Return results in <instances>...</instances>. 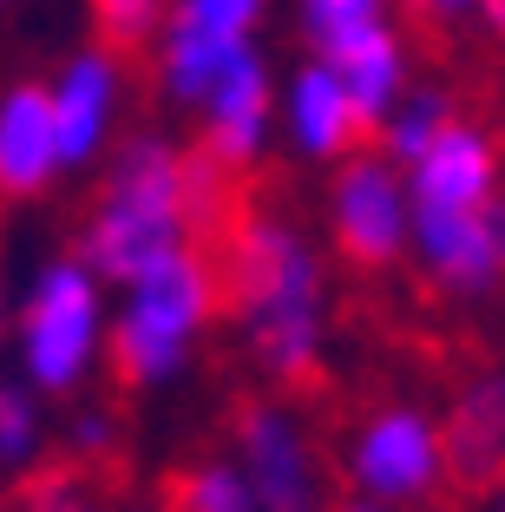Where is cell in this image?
Here are the masks:
<instances>
[{
  "mask_svg": "<svg viewBox=\"0 0 505 512\" xmlns=\"http://www.w3.org/2000/svg\"><path fill=\"white\" fill-rule=\"evenodd\" d=\"M217 296L237 302L250 342L276 375H309L322 355V270L309 243L276 217H230L217 237Z\"/></svg>",
  "mask_w": 505,
  "mask_h": 512,
  "instance_id": "6da1fadb",
  "label": "cell"
},
{
  "mask_svg": "<svg viewBox=\"0 0 505 512\" xmlns=\"http://www.w3.org/2000/svg\"><path fill=\"white\" fill-rule=\"evenodd\" d=\"M191 217H184V158L164 138H138L125 145L119 171L99 197V217L86 230V263L92 276H119L132 283L145 263L164 250H178Z\"/></svg>",
  "mask_w": 505,
  "mask_h": 512,
  "instance_id": "7a4b0ae2",
  "label": "cell"
},
{
  "mask_svg": "<svg viewBox=\"0 0 505 512\" xmlns=\"http://www.w3.org/2000/svg\"><path fill=\"white\" fill-rule=\"evenodd\" d=\"M210 302H217V270H210L204 250L178 243L158 263H145L125 283V309L112 322V368H119V381L151 388V381L171 375L184 362V348H191L197 322L210 316Z\"/></svg>",
  "mask_w": 505,
  "mask_h": 512,
  "instance_id": "3957f363",
  "label": "cell"
},
{
  "mask_svg": "<svg viewBox=\"0 0 505 512\" xmlns=\"http://www.w3.org/2000/svg\"><path fill=\"white\" fill-rule=\"evenodd\" d=\"M99 342V283L79 263H53L27 296V322H20V348L40 388H73L92 362Z\"/></svg>",
  "mask_w": 505,
  "mask_h": 512,
  "instance_id": "277c9868",
  "label": "cell"
},
{
  "mask_svg": "<svg viewBox=\"0 0 505 512\" xmlns=\"http://www.w3.org/2000/svg\"><path fill=\"white\" fill-rule=\"evenodd\" d=\"M355 486L374 506H407V499H427L446 480V453H440V427L414 407H387L361 427L355 440Z\"/></svg>",
  "mask_w": 505,
  "mask_h": 512,
  "instance_id": "5b68a950",
  "label": "cell"
},
{
  "mask_svg": "<svg viewBox=\"0 0 505 512\" xmlns=\"http://www.w3.org/2000/svg\"><path fill=\"white\" fill-rule=\"evenodd\" d=\"M263 0H171L164 14V86L171 99H204L223 66L250 53Z\"/></svg>",
  "mask_w": 505,
  "mask_h": 512,
  "instance_id": "8992f818",
  "label": "cell"
},
{
  "mask_svg": "<svg viewBox=\"0 0 505 512\" xmlns=\"http://www.w3.org/2000/svg\"><path fill=\"white\" fill-rule=\"evenodd\" d=\"M427 270L460 296H479L505 276V197H486L473 211H407Z\"/></svg>",
  "mask_w": 505,
  "mask_h": 512,
  "instance_id": "52a82bcc",
  "label": "cell"
},
{
  "mask_svg": "<svg viewBox=\"0 0 505 512\" xmlns=\"http://www.w3.org/2000/svg\"><path fill=\"white\" fill-rule=\"evenodd\" d=\"M237 453H243V480H250V493H256L263 512H322L309 440L296 434L289 414H276V407H243L237 414Z\"/></svg>",
  "mask_w": 505,
  "mask_h": 512,
  "instance_id": "ba28073f",
  "label": "cell"
},
{
  "mask_svg": "<svg viewBox=\"0 0 505 512\" xmlns=\"http://www.w3.org/2000/svg\"><path fill=\"white\" fill-rule=\"evenodd\" d=\"M328 211H335V243H342L348 263H361V270H381L407 237V191L381 158H355L335 178Z\"/></svg>",
  "mask_w": 505,
  "mask_h": 512,
  "instance_id": "9c48e42d",
  "label": "cell"
},
{
  "mask_svg": "<svg viewBox=\"0 0 505 512\" xmlns=\"http://www.w3.org/2000/svg\"><path fill=\"white\" fill-rule=\"evenodd\" d=\"M407 171H414V184H407V211H473V204L492 197V171H499V158H492L486 132L446 119L440 138H433Z\"/></svg>",
  "mask_w": 505,
  "mask_h": 512,
  "instance_id": "30bf717a",
  "label": "cell"
},
{
  "mask_svg": "<svg viewBox=\"0 0 505 512\" xmlns=\"http://www.w3.org/2000/svg\"><path fill=\"white\" fill-rule=\"evenodd\" d=\"M210 119V145L230 171H243L263 151V132H269V73L256 66V53H237V60L223 66L217 79H210V92L197 99Z\"/></svg>",
  "mask_w": 505,
  "mask_h": 512,
  "instance_id": "8fae6325",
  "label": "cell"
},
{
  "mask_svg": "<svg viewBox=\"0 0 505 512\" xmlns=\"http://www.w3.org/2000/svg\"><path fill=\"white\" fill-rule=\"evenodd\" d=\"M440 453H446V473L460 486H486L492 473H505V375H479L453 401Z\"/></svg>",
  "mask_w": 505,
  "mask_h": 512,
  "instance_id": "7c38bea8",
  "label": "cell"
},
{
  "mask_svg": "<svg viewBox=\"0 0 505 512\" xmlns=\"http://www.w3.org/2000/svg\"><path fill=\"white\" fill-rule=\"evenodd\" d=\"M60 171V138H53V99L40 86H14L0 99V191L33 197Z\"/></svg>",
  "mask_w": 505,
  "mask_h": 512,
  "instance_id": "4fadbf2b",
  "label": "cell"
},
{
  "mask_svg": "<svg viewBox=\"0 0 505 512\" xmlns=\"http://www.w3.org/2000/svg\"><path fill=\"white\" fill-rule=\"evenodd\" d=\"M53 99V138H60V165H86L105 138V119H112V99H119V73L105 53H79L60 73V86L46 92Z\"/></svg>",
  "mask_w": 505,
  "mask_h": 512,
  "instance_id": "5bb4252c",
  "label": "cell"
},
{
  "mask_svg": "<svg viewBox=\"0 0 505 512\" xmlns=\"http://www.w3.org/2000/svg\"><path fill=\"white\" fill-rule=\"evenodd\" d=\"M289 132H296V145L309 151V158H335V151L355 145L361 112H355V99H348V86L335 79L328 60H315L309 73H296V86H289Z\"/></svg>",
  "mask_w": 505,
  "mask_h": 512,
  "instance_id": "9a60e30c",
  "label": "cell"
},
{
  "mask_svg": "<svg viewBox=\"0 0 505 512\" xmlns=\"http://www.w3.org/2000/svg\"><path fill=\"white\" fill-rule=\"evenodd\" d=\"M328 66H335V79L348 86V99H355L361 125H381L387 112H394V99H401V40L387 27L361 33V40L335 46V53H322Z\"/></svg>",
  "mask_w": 505,
  "mask_h": 512,
  "instance_id": "2e32d148",
  "label": "cell"
},
{
  "mask_svg": "<svg viewBox=\"0 0 505 512\" xmlns=\"http://www.w3.org/2000/svg\"><path fill=\"white\" fill-rule=\"evenodd\" d=\"M171 512H263L243 480V467H197V473H178L171 480Z\"/></svg>",
  "mask_w": 505,
  "mask_h": 512,
  "instance_id": "e0dca14e",
  "label": "cell"
},
{
  "mask_svg": "<svg viewBox=\"0 0 505 512\" xmlns=\"http://www.w3.org/2000/svg\"><path fill=\"white\" fill-rule=\"evenodd\" d=\"M381 7H387V0H302V33L315 40V53H335V46L387 27Z\"/></svg>",
  "mask_w": 505,
  "mask_h": 512,
  "instance_id": "ac0fdd59",
  "label": "cell"
},
{
  "mask_svg": "<svg viewBox=\"0 0 505 512\" xmlns=\"http://www.w3.org/2000/svg\"><path fill=\"white\" fill-rule=\"evenodd\" d=\"M453 119V106H446L440 92H414L401 112H387V151L401 158V165H414L420 151L440 138V125Z\"/></svg>",
  "mask_w": 505,
  "mask_h": 512,
  "instance_id": "d6986e66",
  "label": "cell"
},
{
  "mask_svg": "<svg viewBox=\"0 0 505 512\" xmlns=\"http://www.w3.org/2000/svg\"><path fill=\"white\" fill-rule=\"evenodd\" d=\"M92 14H99L105 46H138L164 14H171V0H92Z\"/></svg>",
  "mask_w": 505,
  "mask_h": 512,
  "instance_id": "ffe728a7",
  "label": "cell"
},
{
  "mask_svg": "<svg viewBox=\"0 0 505 512\" xmlns=\"http://www.w3.org/2000/svg\"><path fill=\"white\" fill-rule=\"evenodd\" d=\"M33 447H40V421H33L27 388H0V460L20 467Z\"/></svg>",
  "mask_w": 505,
  "mask_h": 512,
  "instance_id": "44dd1931",
  "label": "cell"
},
{
  "mask_svg": "<svg viewBox=\"0 0 505 512\" xmlns=\"http://www.w3.org/2000/svg\"><path fill=\"white\" fill-rule=\"evenodd\" d=\"M414 14H427V20H460V14H473L479 0H407Z\"/></svg>",
  "mask_w": 505,
  "mask_h": 512,
  "instance_id": "7402d4cb",
  "label": "cell"
},
{
  "mask_svg": "<svg viewBox=\"0 0 505 512\" xmlns=\"http://www.w3.org/2000/svg\"><path fill=\"white\" fill-rule=\"evenodd\" d=\"M479 14H486V27L505 40V0H479Z\"/></svg>",
  "mask_w": 505,
  "mask_h": 512,
  "instance_id": "603a6c76",
  "label": "cell"
},
{
  "mask_svg": "<svg viewBox=\"0 0 505 512\" xmlns=\"http://www.w3.org/2000/svg\"><path fill=\"white\" fill-rule=\"evenodd\" d=\"M33 512H92L86 499H46V506H33Z\"/></svg>",
  "mask_w": 505,
  "mask_h": 512,
  "instance_id": "cb8c5ba5",
  "label": "cell"
},
{
  "mask_svg": "<svg viewBox=\"0 0 505 512\" xmlns=\"http://www.w3.org/2000/svg\"><path fill=\"white\" fill-rule=\"evenodd\" d=\"M342 512H381V506H374V499H348Z\"/></svg>",
  "mask_w": 505,
  "mask_h": 512,
  "instance_id": "d4e9b609",
  "label": "cell"
},
{
  "mask_svg": "<svg viewBox=\"0 0 505 512\" xmlns=\"http://www.w3.org/2000/svg\"><path fill=\"white\" fill-rule=\"evenodd\" d=\"M492 512H505V486H499V499H492Z\"/></svg>",
  "mask_w": 505,
  "mask_h": 512,
  "instance_id": "484cf974",
  "label": "cell"
},
{
  "mask_svg": "<svg viewBox=\"0 0 505 512\" xmlns=\"http://www.w3.org/2000/svg\"><path fill=\"white\" fill-rule=\"evenodd\" d=\"M164 512H171V506H164Z\"/></svg>",
  "mask_w": 505,
  "mask_h": 512,
  "instance_id": "4316f807",
  "label": "cell"
}]
</instances>
